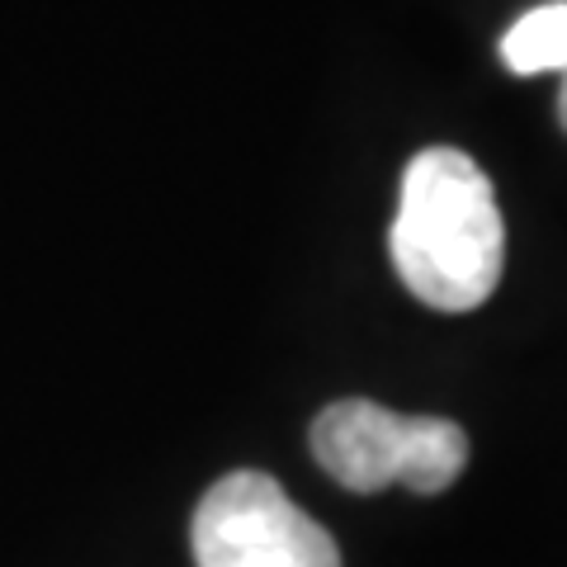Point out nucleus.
<instances>
[{
    "label": "nucleus",
    "instance_id": "1",
    "mask_svg": "<svg viewBox=\"0 0 567 567\" xmlns=\"http://www.w3.org/2000/svg\"><path fill=\"white\" fill-rule=\"evenodd\" d=\"M388 251L425 308L468 312L487 303L506 265V223L468 152L425 147L406 162Z\"/></svg>",
    "mask_w": 567,
    "mask_h": 567
},
{
    "label": "nucleus",
    "instance_id": "2",
    "mask_svg": "<svg viewBox=\"0 0 567 567\" xmlns=\"http://www.w3.org/2000/svg\"><path fill=\"white\" fill-rule=\"evenodd\" d=\"M312 454L350 492L406 483L435 496L464 473L468 435L450 416H402L369 398H346L312 421Z\"/></svg>",
    "mask_w": 567,
    "mask_h": 567
},
{
    "label": "nucleus",
    "instance_id": "3",
    "mask_svg": "<svg viewBox=\"0 0 567 567\" xmlns=\"http://www.w3.org/2000/svg\"><path fill=\"white\" fill-rule=\"evenodd\" d=\"M189 544L194 567H341L336 539L256 468L227 473L204 492Z\"/></svg>",
    "mask_w": 567,
    "mask_h": 567
},
{
    "label": "nucleus",
    "instance_id": "4",
    "mask_svg": "<svg viewBox=\"0 0 567 567\" xmlns=\"http://www.w3.org/2000/svg\"><path fill=\"white\" fill-rule=\"evenodd\" d=\"M502 62L516 76H539V71L567 76V0H544L525 10L502 33Z\"/></svg>",
    "mask_w": 567,
    "mask_h": 567
},
{
    "label": "nucleus",
    "instance_id": "5",
    "mask_svg": "<svg viewBox=\"0 0 567 567\" xmlns=\"http://www.w3.org/2000/svg\"><path fill=\"white\" fill-rule=\"evenodd\" d=\"M558 118H563V128H567V76H563V91H558Z\"/></svg>",
    "mask_w": 567,
    "mask_h": 567
}]
</instances>
